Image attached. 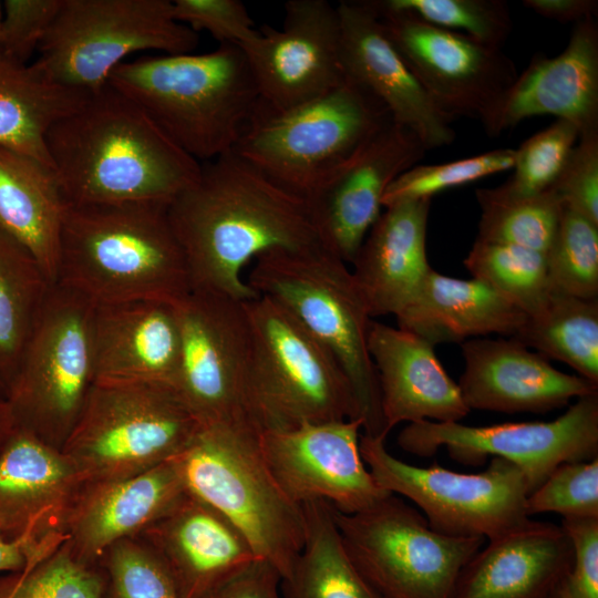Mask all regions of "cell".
Masks as SVG:
<instances>
[{
    "mask_svg": "<svg viewBox=\"0 0 598 598\" xmlns=\"http://www.w3.org/2000/svg\"><path fill=\"white\" fill-rule=\"evenodd\" d=\"M168 205H69L56 283L95 306L177 303L192 291Z\"/></svg>",
    "mask_w": 598,
    "mask_h": 598,
    "instance_id": "3957f363",
    "label": "cell"
},
{
    "mask_svg": "<svg viewBox=\"0 0 598 598\" xmlns=\"http://www.w3.org/2000/svg\"><path fill=\"white\" fill-rule=\"evenodd\" d=\"M107 84L199 163L231 152L260 103L246 55L234 44L127 60Z\"/></svg>",
    "mask_w": 598,
    "mask_h": 598,
    "instance_id": "277c9868",
    "label": "cell"
},
{
    "mask_svg": "<svg viewBox=\"0 0 598 598\" xmlns=\"http://www.w3.org/2000/svg\"><path fill=\"white\" fill-rule=\"evenodd\" d=\"M550 598H577L569 585L568 575L558 584Z\"/></svg>",
    "mask_w": 598,
    "mask_h": 598,
    "instance_id": "db71d44e",
    "label": "cell"
},
{
    "mask_svg": "<svg viewBox=\"0 0 598 598\" xmlns=\"http://www.w3.org/2000/svg\"><path fill=\"white\" fill-rule=\"evenodd\" d=\"M545 258L554 291L598 299V225L563 207Z\"/></svg>",
    "mask_w": 598,
    "mask_h": 598,
    "instance_id": "f35d334b",
    "label": "cell"
},
{
    "mask_svg": "<svg viewBox=\"0 0 598 598\" xmlns=\"http://www.w3.org/2000/svg\"><path fill=\"white\" fill-rule=\"evenodd\" d=\"M514 148H498L442 164H416L398 176L383 196V207L401 200L431 198L446 189L512 169Z\"/></svg>",
    "mask_w": 598,
    "mask_h": 598,
    "instance_id": "60d3db41",
    "label": "cell"
},
{
    "mask_svg": "<svg viewBox=\"0 0 598 598\" xmlns=\"http://www.w3.org/2000/svg\"><path fill=\"white\" fill-rule=\"evenodd\" d=\"M175 309L181 333L175 386L179 398L204 425L256 430L246 410L251 339L244 301L192 290Z\"/></svg>",
    "mask_w": 598,
    "mask_h": 598,
    "instance_id": "9a60e30c",
    "label": "cell"
},
{
    "mask_svg": "<svg viewBox=\"0 0 598 598\" xmlns=\"http://www.w3.org/2000/svg\"><path fill=\"white\" fill-rule=\"evenodd\" d=\"M306 537L291 576L281 581L287 598H374L352 567L332 516L321 499L303 503Z\"/></svg>",
    "mask_w": 598,
    "mask_h": 598,
    "instance_id": "836d02e7",
    "label": "cell"
},
{
    "mask_svg": "<svg viewBox=\"0 0 598 598\" xmlns=\"http://www.w3.org/2000/svg\"><path fill=\"white\" fill-rule=\"evenodd\" d=\"M391 121L375 97L344 76L333 90L292 109L259 105L233 152L309 200Z\"/></svg>",
    "mask_w": 598,
    "mask_h": 598,
    "instance_id": "ba28073f",
    "label": "cell"
},
{
    "mask_svg": "<svg viewBox=\"0 0 598 598\" xmlns=\"http://www.w3.org/2000/svg\"><path fill=\"white\" fill-rule=\"evenodd\" d=\"M361 430L360 419L307 423L261 432L258 442L269 472L292 502L321 499L352 514L390 494L361 457Z\"/></svg>",
    "mask_w": 598,
    "mask_h": 598,
    "instance_id": "ac0fdd59",
    "label": "cell"
},
{
    "mask_svg": "<svg viewBox=\"0 0 598 598\" xmlns=\"http://www.w3.org/2000/svg\"><path fill=\"white\" fill-rule=\"evenodd\" d=\"M513 339L598 384V299L553 290L545 306L526 317Z\"/></svg>",
    "mask_w": 598,
    "mask_h": 598,
    "instance_id": "e575fe53",
    "label": "cell"
},
{
    "mask_svg": "<svg viewBox=\"0 0 598 598\" xmlns=\"http://www.w3.org/2000/svg\"><path fill=\"white\" fill-rule=\"evenodd\" d=\"M383 29L434 104L482 122L517 76L501 49L371 1Z\"/></svg>",
    "mask_w": 598,
    "mask_h": 598,
    "instance_id": "2e32d148",
    "label": "cell"
},
{
    "mask_svg": "<svg viewBox=\"0 0 598 598\" xmlns=\"http://www.w3.org/2000/svg\"><path fill=\"white\" fill-rule=\"evenodd\" d=\"M530 516L557 513L563 518H598V457L556 467L526 498Z\"/></svg>",
    "mask_w": 598,
    "mask_h": 598,
    "instance_id": "ee69618b",
    "label": "cell"
},
{
    "mask_svg": "<svg viewBox=\"0 0 598 598\" xmlns=\"http://www.w3.org/2000/svg\"><path fill=\"white\" fill-rule=\"evenodd\" d=\"M341 29V64L354 82L412 132L426 151L455 140L454 121L430 99L386 35L371 1L337 4Z\"/></svg>",
    "mask_w": 598,
    "mask_h": 598,
    "instance_id": "ffe728a7",
    "label": "cell"
},
{
    "mask_svg": "<svg viewBox=\"0 0 598 598\" xmlns=\"http://www.w3.org/2000/svg\"><path fill=\"white\" fill-rule=\"evenodd\" d=\"M87 95L53 83L32 63L20 64L0 54V146L52 168L45 136Z\"/></svg>",
    "mask_w": 598,
    "mask_h": 598,
    "instance_id": "1f68e13d",
    "label": "cell"
},
{
    "mask_svg": "<svg viewBox=\"0 0 598 598\" xmlns=\"http://www.w3.org/2000/svg\"><path fill=\"white\" fill-rule=\"evenodd\" d=\"M396 441L422 457L445 446L451 458L466 465L504 458L522 471L530 494L559 465L598 457V393L577 399L553 421L468 426L424 420L404 426Z\"/></svg>",
    "mask_w": 598,
    "mask_h": 598,
    "instance_id": "5bb4252c",
    "label": "cell"
},
{
    "mask_svg": "<svg viewBox=\"0 0 598 598\" xmlns=\"http://www.w3.org/2000/svg\"><path fill=\"white\" fill-rule=\"evenodd\" d=\"M281 576L267 560L257 559L207 598H281Z\"/></svg>",
    "mask_w": 598,
    "mask_h": 598,
    "instance_id": "681fc988",
    "label": "cell"
},
{
    "mask_svg": "<svg viewBox=\"0 0 598 598\" xmlns=\"http://www.w3.org/2000/svg\"><path fill=\"white\" fill-rule=\"evenodd\" d=\"M244 308L251 339L246 410L258 433L360 419L342 368L291 313L260 295Z\"/></svg>",
    "mask_w": 598,
    "mask_h": 598,
    "instance_id": "8992f818",
    "label": "cell"
},
{
    "mask_svg": "<svg viewBox=\"0 0 598 598\" xmlns=\"http://www.w3.org/2000/svg\"><path fill=\"white\" fill-rule=\"evenodd\" d=\"M580 136L570 122L556 120L516 148L513 174L497 188L509 196H533L550 189Z\"/></svg>",
    "mask_w": 598,
    "mask_h": 598,
    "instance_id": "b9f144b4",
    "label": "cell"
},
{
    "mask_svg": "<svg viewBox=\"0 0 598 598\" xmlns=\"http://www.w3.org/2000/svg\"><path fill=\"white\" fill-rule=\"evenodd\" d=\"M248 286L282 306L336 358L363 434L385 439L378 377L368 349L372 318L347 264L321 246L274 249L254 260Z\"/></svg>",
    "mask_w": 598,
    "mask_h": 598,
    "instance_id": "5b68a950",
    "label": "cell"
},
{
    "mask_svg": "<svg viewBox=\"0 0 598 598\" xmlns=\"http://www.w3.org/2000/svg\"><path fill=\"white\" fill-rule=\"evenodd\" d=\"M258 436L247 425H204L177 458L186 488L226 516L285 581L305 543V513L272 477Z\"/></svg>",
    "mask_w": 598,
    "mask_h": 598,
    "instance_id": "52a82bcc",
    "label": "cell"
},
{
    "mask_svg": "<svg viewBox=\"0 0 598 598\" xmlns=\"http://www.w3.org/2000/svg\"><path fill=\"white\" fill-rule=\"evenodd\" d=\"M93 342L95 382L175 390L181 358L175 305L143 300L95 306Z\"/></svg>",
    "mask_w": 598,
    "mask_h": 598,
    "instance_id": "4316f807",
    "label": "cell"
},
{
    "mask_svg": "<svg viewBox=\"0 0 598 598\" xmlns=\"http://www.w3.org/2000/svg\"><path fill=\"white\" fill-rule=\"evenodd\" d=\"M394 317L398 328L435 346L492 333L513 338L527 315L481 280L448 277L431 268Z\"/></svg>",
    "mask_w": 598,
    "mask_h": 598,
    "instance_id": "f546056e",
    "label": "cell"
},
{
    "mask_svg": "<svg viewBox=\"0 0 598 598\" xmlns=\"http://www.w3.org/2000/svg\"><path fill=\"white\" fill-rule=\"evenodd\" d=\"M52 286L37 259L0 228V385L4 396Z\"/></svg>",
    "mask_w": 598,
    "mask_h": 598,
    "instance_id": "d6a6232c",
    "label": "cell"
},
{
    "mask_svg": "<svg viewBox=\"0 0 598 598\" xmlns=\"http://www.w3.org/2000/svg\"><path fill=\"white\" fill-rule=\"evenodd\" d=\"M173 14L194 32H208L219 44L244 45L254 39L255 29L240 0H173Z\"/></svg>",
    "mask_w": 598,
    "mask_h": 598,
    "instance_id": "7dc6e473",
    "label": "cell"
},
{
    "mask_svg": "<svg viewBox=\"0 0 598 598\" xmlns=\"http://www.w3.org/2000/svg\"><path fill=\"white\" fill-rule=\"evenodd\" d=\"M198 41L175 19L172 0H62L32 64L53 83L90 94L133 53H192Z\"/></svg>",
    "mask_w": 598,
    "mask_h": 598,
    "instance_id": "8fae6325",
    "label": "cell"
},
{
    "mask_svg": "<svg viewBox=\"0 0 598 598\" xmlns=\"http://www.w3.org/2000/svg\"><path fill=\"white\" fill-rule=\"evenodd\" d=\"M61 544L41 543L27 537L7 539L0 536V573H19L52 554Z\"/></svg>",
    "mask_w": 598,
    "mask_h": 598,
    "instance_id": "f907efd6",
    "label": "cell"
},
{
    "mask_svg": "<svg viewBox=\"0 0 598 598\" xmlns=\"http://www.w3.org/2000/svg\"><path fill=\"white\" fill-rule=\"evenodd\" d=\"M136 537L162 561L179 598H207L260 559L226 516L188 489Z\"/></svg>",
    "mask_w": 598,
    "mask_h": 598,
    "instance_id": "7402d4cb",
    "label": "cell"
},
{
    "mask_svg": "<svg viewBox=\"0 0 598 598\" xmlns=\"http://www.w3.org/2000/svg\"><path fill=\"white\" fill-rule=\"evenodd\" d=\"M16 429L10 405L6 399L0 398V451Z\"/></svg>",
    "mask_w": 598,
    "mask_h": 598,
    "instance_id": "f5cc1de1",
    "label": "cell"
},
{
    "mask_svg": "<svg viewBox=\"0 0 598 598\" xmlns=\"http://www.w3.org/2000/svg\"><path fill=\"white\" fill-rule=\"evenodd\" d=\"M257 84L260 107L281 112L322 96L344 80L337 6L289 0L280 29L264 27L240 47Z\"/></svg>",
    "mask_w": 598,
    "mask_h": 598,
    "instance_id": "e0dca14e",
    "label": "cell"
},
{
    "mask_svg": "<svg viewBox=\"0 0 598 598\" xmlns=\"http://www.w3.org/2000/svg\"><path fill=\"white\" fill-rule=\"evenodd\" d=\"M100 564L81 560L66 539L49 556L19 573L0 576V598H105Z\"/></svg>",
    "mask_w": 598,
    "mask_h": 598,
    "instance_id": "74e56055",
    "label": "cell"
},
{
    "mask_svg": "<svg viewBox=\"0 0 598 598\" xmlns=\"http://www.w3.org/2000/svg\"><path fill=\"white\" fill-rule=\"evenodd\" d=\"M187 492L177 456L137 475L84 484L63 526L78 558L100 564L115 543L136 537Z\"/></svg>",
    "mask_w": 598,
    "mask_h": 598,
    "instance_id": "d4e9b609",
    "label": "cell"
},
{
    "mask_svg": "<svg viewBox=\"0 0 598 598\" xmlns=\"http://www.w3.org/2000/svg\"><path fill=\"white\" fill-rule=\"evenodd\" d=\"M368 349L388 433L402 422H460L470 413L457 383L439 361L434 346L424 339L372 321Z\"/></svg>",
    "mask_w": 598,
    "mask_h": 598,
    "instance_id": "484cf974",
    "label": "cell"
},
{
    "mask_svg": "<svg viewBox=\"0 0 598 598\" xmlns=\"http://www.w3.org/2000/svg\"><path fill=\"white\" fill-rule=\"evenodd\" d=\"M523 6L538 16L558 22H574L596 18L597 0H524Z\"/></svg>",
    "mask_w": 598,
    "mask_h": 598,
    "instance_id": "816d5d0a",
    "label": "cell"
},
{
    "mask_svg": "<svg viewBox=\"0 0 598 598\" xmlns=\"http://www.w3.org/2000/svg\"><path fill=\"white\" fill-rule=\"evenodd\" d=\"M571 565L573 548L561 527L528 519L489 539L467 561L452 598H550Z\"/></svg>",
    "mask_w": 598,
    "mask_h": 598,
    "instance_id": "83f0119b",
    "label": "cell"
},
{
    "mask_svg": "<svg viewBox=\"0 0 598 598\" xmlns=\"http://www.w3.org/2000/svg\"><path fill=\"white\" fill-rule=\"evenodd\" d=\"M84 482L65 454L16 426L0 451V536L63 542Z\"/></svg>",
    "mask_w": 598,
    "mask_h": 598,
    "instance_id": "cb8c5ba5",
    "label": "cell"
},
{
    "mask_svg": "<svg viewBox=\"0 0 598 598\" xmlns=\"http://www.w3.org/2000/svg\"><path fill=\"white\" fill-rule=\"evenodd\" d=\"M105 598H179L157 556L137 537L122 539L102 556Z\"/></svg>",
    "mask_w": 598,
    "mask_h": 598,
    "instance_id": "7bdbcfd3",
    "label": "cell"
},
{
    "mask_svg": "<svg viewBox=\"0 0 598 598\" xmlns=\"http://www.w3.org/2000/svg\"><path fill=\"white\" fill-rule=\"evenodd\" d=\"M45 145L69 205H169L202 169L110 84L54 123Z\"/></svg>",
    "mask_w": 598,
    "mask_h": 598,
    "instance_id": "7a4b0ae2",
    "label": "cell"
},
{
    "mask_svg": "<svg viewBox=\"0 0 598 598\" xmlns=\"http://www.w3.org/2000/svg\"><path fill=\"white\" fill-rule=\"evenodd\" d=\"M481 208L476 240L544 252L557 229L563 206L551 190L509 196L497 187L475 192Z\"/></svg>",
    "mask_w": 598,
    "mask_h": 598,
    "instance_id": "d590c367",
    "label": "cell"
},
{
    "mask_svg": "<svg viewBox=\"0 0 598 598\" xmlns=\"http://www.w3.org/2000/svg\"><path fill=\"white\" fill-rule=\"evenodd\" d=\"M359 445L378 485L413 502L437 533L489 540L529 519L526 478L509 461L492 457L483 472L467 474L408 464L386 450L382 437L361 434Z\"/></svg>",
    "mask_w": 598,
    "mask_h": 598,
    "instance_id": "4fadbf2b",
    "label": "cell"
},
{
    "mask_svg": "<svg viewBox=\"0 0 598 598\" xmlns=\"http://www.w3.org/2000/svg\"><path fill=\"white\" fill-rule=\"evenodd\" d=\"M0 393L4 398V392H3V389L1 388V385H0Z\"/></svg>",
    "mask_w": 598,
    "mask_h": 598,
    "instance_id": "9f6ffc18",
    "label": "cell"
},
{
    "mask_svg": "<svg viewBox=\"0 0 598 598\" xmlns=\"http://www.w3.org/2000/svg\"><path fill=\"white\" fill-rule=\"evenodd\" d=\"M461 349L465 367L457 385L470 410L545 413L598 393V384L557 370L513 338L470 339Z\"/></svg>",
    "mask_w": 598,
    "mask_h": 598,
    "instance_id": "603a6c76",
    "label": "cell"
},
{
    "mask_svg": "<svg viewBox=\"0 0 598 598\" xmlns=\"http://www.w3.org/2000/svg\"><path fill=\"white\" fill-rule=\"evenodd\" d=\"M203 426L173 388L95 382L61 451L84 484L113 482L175 458Z\"/></svg>",
    "mask_w": 598,
    "mask_h": 598,
    "instance_id": "9c48e42d",
    "label": "cell"
},
{
    "mask_svg": "<svg viewBox=\"0 0 598 598\" xmlns=\"http://www.w3.org/2000/svg\"><path fill=\"white\" fill-rule=\"evenodd\" d=\"M68 202L53 168L0 146V228L56 283Z\"/></svg>",
    "mask_w": 598,
    "mask_h": 598,
    "instance_id": "4dcf8cb0",
    "label": "cell"
},
{
    "mask_svg": "<svg viewBox=\"0 0 598 598\" xmlns=\"http://www.w3.org/2000/svg\"><path fill=\"white\" fill-rule=\"evenodd\" d=\"M431 198L384 207L353 261L352 276L371 318L396 316L426 272V227Z\"/></svg>",
    "mask_w": 598,
    "mask_h": 598,
    "instance_id": "f1b7e54d",
    "label": "cell"
},
{
    "mask_svg": "<svg viewBox=\"0 0 598 598\" xmlns=\"http://www.w3.org/2000/svg\"><path fill=\"white\" fill-rule=\"evenodd\" d=\"M553 115L573 123L580 136L598 132V25L596 18L575 23L556 56H533L522 74L481 122L498 136L522 121Z\"/></svg>",
    "mask_w": 598,
    "mask_h": 598,
    "instance_id": "44dd1931",
    "label": "cell"
},
{
    "mask_svg": "<svg viewBox=\"0 0 598 598\" xmlns=\"http://www.w3.org/2000/svg\"><path fill=\"white\" fill-rule=\"evenodd\" d=\"M548 190L563 207L598 225V132L579 136Z\"/></svg>",
    "mask_w": 598,
    "mask_h": 598,
    "instance_id": "bcb514c9",
    "label": "cell"
},
{
    "mask_svg": "<svg viewBox=\"0 0 598 598\" xmlns=\"http://www.w3.org/2000/svg\"><path fill=\"white\" fill-rule=\"evenodd\" d=\"M167 214L192 290L238 301L258 296L243 277L258 256L321 246L308 200L233 151L202 164L197 179Z\"/></svg>",
    "mask_w": 598,
    "mask_h": 598,
    "instance_id": "6da1fadb",
    "label": "cell"
},
{
    "mask_svg": "<svg viewBox=\"0 0 598 598\" xmlns=\"http://www.w3.org/2000/svg\"><path fill=\"white\" fill-rule=\"evenodd\" d=\"M573 548L569 585L577 598H598V518H563Z\"/></svg>",
    "mask_w": 598,
    "mask_h": 598,
    "instance_id": "c3c4849f",
    "label": "cell"
},
{
    "mask_svg": "<svg viewBox=\"0 0 598 598\" xmlns=\"http://www.w3.org/2000/svg\"><path fill=\"white\" fill-rule=\"evenodd\" d=\"M62 0H4L0 31V54L20 64L30 59L52 27Z\"/></svg>",
    "mask_w": 598,
    "mask_h": 598,
    "instance_id": "f6af8a7d",
    "label": "cell"
},
{
    "mask_svg": "<svg viewBox=\"0 0 598 598\" xmlns=\"http://www.w3.org/2000/svg\"><path fill=\"white\" fill-rule=\"evenodd\" d=\"M425 153L420 140L393 121L374 134L308 200L321 247L351 264L384 208L388 187Z\"/></svg>",
    "mask_w": 598,
    "mask_h": 598,
    "instance_id": "d6986e66",
    "label": "cell"
},
{
    "mask_svg": "<svg viewBox=\"0 0 598 598\" xmlns=\"http://www.w3.org/2000/svg\"><path fill=\"white\" fill-rule=\"evenodd\" d=\"M1 21H2V2L0 1V31H1Z\"/></svg>",
    "mask_w": 598,
    "mask_h": 598,
    "instance_id": "11a10c76",
    "label": "cell"
},
{
    "mask_svg": "<svg viewBox=\"0 0 598 598\" xmlns=\"http://www.w3.org/2000/svg\"><path fill=\"white\" fill-rule=\"evenodd\" d=\"M95 305L53 285L6 391L16 426L62 450L95 383Z\"/></svg>",
    "mask_w": 598,
    "mask_h": 598,
    "instance_id": "30bf717a",
    "label": "cell"
},
{
    "mask_svg": "<svg viewBox=\"0 0 598 598\" xmlns=\"http://www.w3.org/2000/svg\"><path fill=\"white\" fill-rule=\"evenodd\" d=\"M331 508L347 557L374 598H452L485 540L435 532L391 493L352 514Z\"/></svg>",
    "mask_w": 598,
    "mask_h": 598,
    "instance_id": "7c38bea8",
    "label": "cell"
},
{
    "mask_svg": "<svg viewBox=\"0 0 598 598\" xmlns=\"http://www.w3.org/2000/svg\"><path fill=\"white\" fill-rule=\"evenodd\" d=\"M381 3L496 49H501L513 29L508 6L503 0H382Z\"/></svg>",
    "mask_w": 598,
    "mask_h": 598,
    "instance_id": "ab89813d",
    "label": "cell"
},
{
    "mask_svg": "<svg viewBox=\"0 0 598 598\" xmlns=\"http://www.w3.org/2000/svg\"><path fill=\"white\" fill-rule=\"evenodd\" d=\"M463 264L527 316L538 312L553 292L545 254L537 250L475 240Z\"/></svg>",
    "mask_w": 598,
    "mask_h": 598,
    "instance_id": "8d00e7d4",
    "label": "cell"
}]
</instances>
